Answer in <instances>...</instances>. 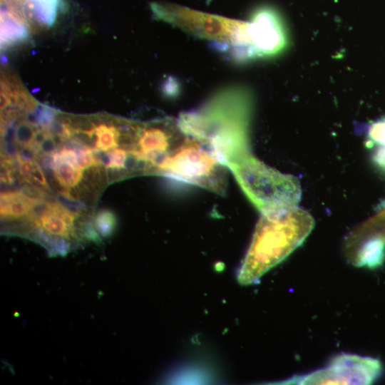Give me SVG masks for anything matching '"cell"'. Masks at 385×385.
<instances>
[{
	"mask_svg": "<svg viewBox=\"0 0 385 385\" xmlns=\"http://www.w3.org/2000/svg\"><path fill=\"white\" fill-rule=\"evenodd\" d=\"M61 0H26L30 19L38 24L49 27L56 19Z\"/></svg>",
	"mask_w": 385,
	"mask_h": 385,
	"instance_id": "obj_11",
	"label": "cell"
},
{
	"mask_svg": "<svg viewBox=\"0 0 385 385\" xmlns=\"http://www.w3.org/2000/svg\"><path fill=\"white\" fill-rule=\"evenodd\" d=\"M52 170L61 186L68 189L73 188L82 178V169L58 155L56 151L51 154Z\"/></svg>",
	"mask_w": 385,
	"mask_h": 385,
	"instance_id": "obj_12",
	"label": "cell"
},
{
	"mask_svg": "<svg viewBox=\"0 0 385 385\" xmlns=\"http://www.w3.org/2000/svg\"><path fill=\"white\" fill-rule=\"evenodd\" d=\"M77 155L78 165L81 169L101 165L97 160L93 148L75 147Z\"/></svg>",
	"mask_w": 385,
	"mask_h": 385,
	"instance_id": "obj_18",
	"label": "cell"
},
{
	"mask_svg": "<svg viewBox=\"0 0 385 385\" xmlns=\"http://www.w3.org/2000/svg\"><path fill=\"white\" fill-rule=\"evenodd\" d=\"M16 160L20 175L24 180L38 188H48L42 169L35 160L25 158L19 153L16 155Z\"/></svg>",
	"mask_w": 385,
	"mask_h": 385,
	"instance_id": "obj_14",
	"label": "cell"
},
{
	"mask_svg": "<svg viewBox=\"0 0 385 385\" xmlns=\"http://www.w3.org/2000/svg\"><path fill=\"white\" fill-rule=\"evenodd\" d=\"M116 225V217L109 210L99 211L94 217V226L103 237H110L115 231Z\"/></svg>",
	"mask_w": 385,
	"mask_h": 385,
	"instance_id": "obj_15",
	"label": "cell"
},
{
	"mask_svg": "<svg viewBox=\"0 0 385 385\" xmlns=\"http://www.w3.org/2000/svg\"><path fill=\"white\" fill-rule=\"evenodd\" d=\"M150 9L156 19L209 41L214 48L227 55L235 46L244 21L171 3H152Z\"/></svg>",
	"mask_w": 385,
	"mask_h": 385,
	"instance_id": "obj_5",
	"label": "cell"
},
{
	"mask_svg": "<svg viewBox=\"0 0 385 385\" xmlns=\"http://www.w3.org/2000/svg\"><path fill=\"white\" fill-rule=\"evenodd\" d=\"M33 222L36 226L48 235L58 236L69 239L71 235H74V228L71 227L63 218V217L53 210L45 213Z\"/></svg>",
	"mask_w": 385,
	"mask_h": 385,
	"instance_id": "obj_13",
	"label": "cell"
},
{
	"mask_svg": "<svg viewBox=\"0 0 385 385\" xmlns=\"http://www.w3.org/2000/svg\"><path fill=\"white\" fill-rule=\"evenodd\" d=\"M366 144L369 148L385 147V118L369 125Z\"/></svg>",
	"mask_w": 385,
	"mask_h": 385,
	"instance_id": "obj_17",
	"label": "cell"
},
{
	"mask_svg": "<svg viewBox=\"0 0 385 385\" xmlns=\"http://www.w3.org/2000/svg\"><path fill=\"white\" fill-rule=\"evenodd\" d=\"M29 26L19 16L5 9L1 12V48H12L24 43L29 34Z\"/></svg>",
	"mask_w": 385,
	"mask_h": 385,
	"instance_id": "obj_9",
	"label": "cell"
},
{
	"mask_svg": "<svg viewBox=\"0 0 385 385\" xmlns=\"http://www.w3.org/2000/svg\"><path fill=\"white\" fill-rule=\"evenodd\" d=\"M249 21L254 60L273 58L287 48L288 33L281 15L275 9L260 6L252 12Z\"/></svg>",
	"mask_w": 385,
	"mask_h": 385,
	"instance_id": "obj_8",
	"label": "cell"
},
{
	"mask_svg": "<svg viewBox=\"0 0 385 385\" xmlns=\"http://www.w3.org/2000/svg\"><path fill=\"white\" fill-rule=\"evenodd\" d=\"M250 93L230 86L212 95L200 107L181 113L177 120L188 135L206 143L227 167L250 153Z\"/></svg>",
	"mask_w": 385,
	"mask_h": 385,
	"instance_id": "obj_1",
	"label": "cell"
},
{
	"mask_svg": "<svg viewBox=\"0 0 385 385\" xmlns=\"http://www.w3.org/2000/svg\"><path fill=\"white\" fill-rule=\"evenodd\" d=\"M36 197H31L20 191L2 192L1 194V216L14 219L29 216Z\"/></svg>",
	"mask_w": 385,
	"mask_h": 385,
	"instance_id": "obj_10",
	"label": "cell"
},
{
	"mask_svg": "<svg viewBox=\"0 0 385 385\" xmlns=\"http://www.w3.org/2000/svg\"><path fill=\"white\" fill-rule=\"evenodd\" d=\"M227 168L206 143L186 135L181 145L158 167L156 175L224 195Z\"/></svg>",
	"mask_w": 385,
	"mask_h": 385,
	"instance_id": "obj_4",
	"label": "cell"
},
{
	"mask_svg": "<svg viewBox=\"0 0 385 385\" xmlns=\"http://www.w3.org/2000/svg\"><path fill=\"white\" fill-rule=\"evenodd\" d=\"M372 160L378 168L385 172V147H376Z\"/></svg>",
	"mask_w": 385,
	"mask_h": 385,
	"instance_id": "obj_19",
	"label": "cell"
},
{
	"mask_svg": "<svg viewBox=\"0 0 385 385\" xmlns=\"http://www.w3.org/2000/svg\"><path fill=\"white\" fill-rule=\"evenodd\" d=\"M186 134L177 119L167 118L141 125L135 145L131 150L139 160L147 163L151 175L183 142Z\"/></svg>",
	"mask_w": 385,
	"mask_h": 385,
	"instance_id": "obj_7",
	"label": "cell"
},
{
	"mask_svg": "<svg viewBox=\"0 0 385 385\" xmlns=\"http://www.w3.org/2000/svg\"><path fill=\"white\" fill-rule=\"evenodd\" d=\"M312 216L297 206L261 212L250 246L238 272V281L256 283L302 245L314 227Z\"/></svg>",
	"mask_w": 385,
	"mask_h": 385,
	"instance_id": "obj_2",
	"label": "cell"
},
{
	"mask_svg": "<svg viewBox=\"0 0 385 385\" xmlns=\"http://www.w3.org/2000/svg\"><path fill=\"white\" fill-rule=\"evenodd\" d=\"M83 234L87 239L91 240L93 241H99L100 238L96 233V230L93 229V225L91 222H86L83 225Z\"/></svg>",
	"mask_w": 385,
	"mask_h": 385,
	"instance_id": "obj_20",
	"label": "cell"
},
{
	"mask_svg": "<svg viewBox=\"0 0 385 385\" xmlns=\"http://www.w3.org/2000/svg\"><path fill=\"white\" fill-rule=\"evenodd\" d=\"M228 168L250 202L261 212L297 206L302 190L298 179L264 164L250 154Z\"/></svg>",
	"mask_w": 385,
	"mask_h": 385,
	"instance_id": "obj_3",
	"label": "cell"
},
{
	"mask_svg": "<svg viewBox=\"0 0 385 385\" xmlns=\"http://www.w3.org/2000/svg\"><path fill=\"white\" fill-rule=\"evenodd\" d=\"M37 125L30 121L21 120L14 131V140L20 148H31Z\"/></svg>",
	"mask_w": 385,
	"mask_h": 385,
	"instance_id": "obj_16",
	"label": "cell"
},
{
	"mask_svg": "<svg viewBox=\"0 0 385 385\" xmlns=\"http://www.w3.org/2000/svg\"><path fill=\"white\" fill-rule=\"evenodd\" d=\"M381 363L371 357L342 354L325 368L302 376L294 377L291 384H370L381 375Z\"/></svg>",
	"mask_w": 385,
	"mask_h": 385,
	"instance_id": "obj_6",
	"label": "cell"
}]
</instances>
